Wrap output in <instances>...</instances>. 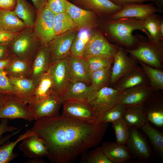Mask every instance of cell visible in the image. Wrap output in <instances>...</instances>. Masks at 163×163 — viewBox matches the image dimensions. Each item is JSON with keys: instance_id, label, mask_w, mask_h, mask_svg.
I'll return each instance as SVG.
<instances>
[{"instance_id": "cell-51", "label": "cell", "mask_w": 163, "mask_h": 163, "mask_svg": "<svg viewBox=\"0 0 163 163\" xmlns=\"http://www.w3.org/2000/svg\"><path fill=\"white\" fill-rule=\"evenodd\" d=\"M37 11L46 5V0H31Z\"/></svg>"}, {"instance_id": "cell-27", "label": "cell", "mask_w": 163, "mask_h": 163, "mask_svg": "<svg viewBox=\"0 0 163 163\" xmlns=\"http://www.w3.org/2000/svg\"><path fill=\"white\" fill-rule=\"evenodd\" d=\"M27 27L13 11L0 10V30L20 33Z\"/></svg>"}, {"instance_id": "cell-53", "label": "cell", "mask_w": 163, "mask_h": 163, "mask_svg": "<svg viewBox=\"0 0 163 163\" xmlns=\"http://www.w3.org/2000/svg\"><path fill=\"white\" fill-rule=\"evenodd\" d=\"M156 7L158 10V13H161L163 12V0H156L155 2Z\"/></svg>"}, {"instance_id": "cell-23", "label": "cell", "mask_w": 163, "mask_h": 163, "mask_svg": "<svg viewBox=\"0 0 163 163\" xmlns=\"http://www.w3.org/2000/svg\"><path fill=\"white\" fill-rule=\"evenodd\" d=\"M150 85L149 80L141 66L118 80L112 86L120 92L138 86Z\"/></svg>"}, {"instance_id": "cell-24", "label": "cell", "mask_w": 163, "mask_h": 163, "mask_svg": "<svg viewBox=\"0 0 163 163\" xmlns=\"http://www.w3.org/2000/svg\"><path fill=\"white\" fill-rule=\"evenodd\" d=\"M50 56L47 45H41L32 63L31 72L29 78L37 82L49 69Z\"/></svg>"}, {"instance_id": "cell-1", "label": "cell", "mask_w": 163, "mask_h": 163, "mask_svg": "<svg viewBox=\"0 0 163 163\" xmlns=\"http://www.w3.org/2000/svg\"><path fill=\"white\" fill-rule=\"evenodd\" d=\"M30 130L46 147V157L53 163H69L90 149L97 147L106 133L108 123L90 122L62 115L35 120Z\"/></svg>"}, {"instance_id": "cell-33", "label": "cell", "mask_w": 163, "mask_h": 163, "mask_svg": "<svg viewBox=\"0 0 163 163\" xmlns=\"http://www.w3.org/2000/svg\"><path fill=\"white\" fill-rule=\"evenodd\" d=\"M35 133L29 129L18 136L14 142H8L0 146V163H8L15 158L18 154L14 152L13 150L17 144L23 139Z\"/></svg>"}, {"instance_id": "cell-32", "label": "cell", "mask_w": 163, "mask_h": 163, "mask_svg": "<svg viewBox=\"0 0 163 163\" xmlns=\"http://www.w3.org/2000/svg\"><path fill=\"white\" fill-rule=\"evenodd\" d=\"M148 137L156 153L163 157V134L162 131L155 128L149 123L140 129Z\"/></svg>"}, {"instance_id": "cell-44", "label": "cell", "mask_w": 163, "mask_h": 163, "mask_svg": "<svg viewBox=\"0 0 163 163\" xmlns=\"http://www.w3.org/2000/svg\"><path fill=\"white\" fill-rule=\"evenodd\" d=\"M46 5L55 14L66 11L65 0H46Z\"/></svg>"}, {"instance_id": "cell-56", "label": "cell", "mask_w": 163, "mask_h": 163, "mask_svg": "<svg viewBox=\"0 0 163 163\" xmlns=\"http://www.w3.org/2000/svg\"><path fill=\"white\" fill-rule=\"evenodd\" d=\"M68 0L69 1V0Z\"/></svg>"}, {"instance_id": "cell-46", "label": "cell", "mask_w": 163, "mask_h": 163, "mask_svg": "<svg viewBox=\"0 0 163 163\" xmlns=\"http://www.w3.org/2000/svg\"><path fill=\"white\" fill-rule=\"evenodd\" d=\"M19 33L0 30V43H9Z\"/></svg>"}, {"instance_id": "cell-20", "label": "cell", "mask_w": 163, "mask_h": 163, "mask_svg": "<svg viewBox=\"0 0 163 163\" xmlns=\"http://www.w3.org/2000/svg\"><path fill=\"white\" fill-rule=\"evenodd\" d=\"M157 12L158 10L153 3L128 4L123 6L121 10L110 18L113 19L133 18L144 20L151 14Z\"/></svg>"}, {"instance_id": "cell-4", "label": "cell", "mask_w": 163, "mask_h": 163, "mask_svg": "<svg viewBox=\"0 0 163 163\" xmlns=\"http://www.w3.org/2000/svg\"><path fill=\"white\" fill-rule=\"evenodd\" d=\"M41 45L32 28L27 27L9 43V56L32 63Z\"/></svg>"}, {"instance_id": "cell-37", "label": "cell", "mask_w": 163, "mask_h": 163, "mask_svg": "<svg viewBox=\"0 0 163 163\" xmlns=\"http://www.w3.org/2000/svg\"><path fill=\"white\" fill-rule=\"evenodd\" d=\"M112 65L92 72L91 85L94 89L98 90L110 84Z\"/></svg>"}, {"instance_id": "cell-50", "label": "cell", "mask_w": 163, "mask_h": 163, "mask_svg": "<svg viewBox=\"0 0 163 163\" xmlns=\"http://www.w3.org/2000/svg\"><path fill=\"white\" fill-rule=\"evenodd\" d=\"M22 129H20L12 133H11L8 134L0 139V146L5 143L6 141H8L13 136L18 133Z\"/></svg>"}, {"instance_id": "cell-10", "label": "cell", "mask_w": 163, "mask_h": 163, "mask_svg": "<svg viewBox=\"0 0 163 163\" xmlns=\"http://www.w3.org/2000/svg\"><path fill=\"white\" fill-rule=\"evenodd\" d=\"M128 54L126 49L120 46L114 56L110 82L111 87L120 78L139 66V61Z\"/></svg>"}, {"instance_id": "cell-35", "label": "cell", "mask_w": 163, "mask_h": 163, "mask_svg": "<svg viewBox=\"0 0 163 163\" xmlns=\"http://www.w3.org/2000/svg\"><path fill=\"white\" fill-rule=\"evenodd\" d=\"M163 20L162 17L153 13L144 20V27L149 33L151 40L153 41L158 42L163 40L160 31V24Z\"/></svg>"}, {"instance_id": "cell-7", "label": "cell", "mask_w": 163, "mask_h": 163, "mask_svg": "<svg viewBox=\"0 0 163 163\" xmlns=\"http://www.w3.org/2000/svg\"><path fill=\"white\" fill-rule=\"evenodd\" d=\"M37 13L32 30L41 45H47L56 36L54 28L55 14L46 5L37 11Z\"/></svg>"}, {"instance_id": "cell-42", "label": "cell", "mask_w": 163, "mask_h": 163, "mask_svg": "<svg viewBox=\"0 0 163 163\" xmlns=\"http://www.w3.org/2000/svg\"><path fill=\"white\" fill-rule=\"evenodd\" d=\"M126 107L121 104H117L107 111L98 121L104 123H112L122 117Z\"/></svg>"}, {"instance_id": "cell-12", "label": "cell", "mask_w": 163, "mask_h": 163, "mask_svg": "<svg viewBox=\"0 0 163 163\" xmlns=\"http://www.w3.org/2000/svg\"><path fill=\"white\" fill-rule=\"evenodd\" d=\"M66 12L76 25L78 30H90L97 27L99 17L94 12L80 8L68 0H65Z\"/></svg>"}, {"instance_id": "cell-31", "label": "cell", "mask_w": 163, "mask_h": 163, "mask_svg": "<svg viewBox=\"0 0 163 163\" xmlns=\"http://www.w3.org/2000/svg\"><path fill=\"white\" fill-rule=\"evenodd\" d=\"M122 117L129 127L140 129L149 123L143 112L142 107H126Z\"/></svg>"}, {"instance_id": "cell-16", "label": "cell", "mask_w": 163, "mask_h": 163, "mask_svg": "<svg viewBox=\"0 0 163 163\" xmlns=\"http://www.w3.org/2000/svg\"><path fill=\"white\" fill-rule=\"evenodd\" d=\"M76 5L95 12L100 18H109L123 8L110 0H70Z\"/></svg>"}, {"instance_id": "cell-13", "label": "cell", "mask_w": 163, "mask_h": 163, "mask_svg": "<svg viewBox=\"0 0 163 163\" xmlns=\"http://www.w3.org/2000/svg\"><path fill=\"white\" fill-rule=\"evenodd\" d=\"M60 96L53 91L46 98L34 104H28L35 120L44 117H53L59 115L62 104Z\"/></svg>"}, {"instance_id": "cell-48", "label": "cell", "mask_w": 163, "mask_h": 163, "mask_svg": "<svg viewBox=\"0 0 163 163\" xmlns=\"http://www.w3.org/2000/svg\"><path fill=\"white\" fill-rule=\"evenodd\" d=\"M115 4L123 6L125 5L143 3L145 2H155L156 0H110Z\"/></svg>"}, {"instance_id": "cell-54", "label": "cell", "mask_w": 163, "mask_h": 163, "mask_svg": "<svg viewBox=\"0 0 163 163\" xmlns=\"http://www.w3.org/2000/svg\"><path fill=\"white\" fill-rule=\"evenodd\" d=\"M28 160L27 163H44L45 161L40 158H33Z\"/></svg>"}, {"instance_id": "cell-19", "label": "cell", "mask_w": 163, "mask_h": 163, "mask_svg": "<svg viewBox=\"0 0 163 163\" xmlns=\"http://www.w3.org/2000/svg\"><path fill=\"white\" fill-rule=\"evenodd\" d=\"M66 57L51 65L49 69L53 80V90L60 97L66 91L70 82Z\"/></svg>"}, {"instance_id": "cell-55", "label": "cell", "mask_w": 163, "mask_h": 163, "mask_svg": "<svg viewBox=\"0 0 163 163\" xmlns=\"http://www.w3.org/2000/svg\"><path fill=\"white\" fill-rule=\"evenodd\" d=\"M7 95L5 94L0 93V109L4 104Z\"/></svg>"}, {"instance_id": "cell-17", "label": "cell", "mask_w": 163, "mask_h": 163, "mask_svg": "<svg viewBox=\"0 0 163 163\" xmlns=\"http://www.w3.org/2000/svg\"><path fill=\"white\" fill-rule=\"evenodd\" d=\"M66 60L70 81L82 82L91 85V72L85 59L70 54L66 57Z\"/></svg>"}, {"instance_id": "cell-36", "label": "cell", "mask_w": 163, "mask_h": 163, "mask_svg": "<svg viewBox=\"0 0 163 163\" xmlns=\"http://www.w3.org/2000/svg\"><path fill=\"white\" fill-rule=\"evenodd\" d=\"M91 30L87 28L79 30L71 46L70 50L71 54L82 57Z\"/></svg>"}, {"instance_id": "cell-41", "label": "cell", "mask_w": 163, "mask_h": 163, "mask_svg": "<svg viewBox=\"0 0 163 163\" xmlns=\"http://www.w3.org/2000/svg\"><path fill=\"white\" fill-rule=\"evenodd\" d=\"M83 58L88 64L91 73L111 65L113 61V57L103 56H91Z\"/></svg>"}, {"instance_id": "cell-21", "label": "cell", "mask_w": 163, "mask_h": 163, "mask_svg": "<svg viewBox=\"0 0 163 163\" xmlns=\"http://www.w3.org/2000/svg\"><path fill=\"white\" fill-rule=\"evenodd\" d=\"M62 104L63 116L90 122L97 121L94 110L87 103L66 102Z\"/></svg>"}, {"instance_id": "cell-26", "label": "cell", "mask_w": 163, "mask_h": 163, "mask_svg": "<svg viewBox=\"0 0 163 163\" xmlns=\"http://www.w3.org/2000/svg\"><path fill=\"white\" fill-rule=\"evenodd\" d=\"M101 146L105 154L112 163H123L133 158L125 145L105 141L102 143Z\"/></svg>"}, {"instance_id": "cell-38", "label": "cell", "mask_w": 163, "mask_h": 163, "mask_svg": "<svg viewBox=\"0 0 163 163\" xmlns=\"http://www.w3.org/2000/svg\"><path fill=\"white\" fill-rule=\"evenodd\" d=\"M148 77L150 85L157 90H163V70L139 62Z\"/></svg>"}, {"instance_id": "cell-22", "label": "cell", "mask_w": 163, "mask_h": 163, "mask_svg": "<svg viewBox=\"0 0 163 163\" xmlns=\"http://www.w3.org/2000/svg\"><path fill=\"white\" fill-rule=\"evenodd\" d=\"M19 146L24 157L41 158L47 156V151L43 140L34 134L23 139Z\"/></svg>"}, {"instance_id": "cell-25", "label": "cell", "mask_w": 163, "mask_h": 163, "mask_svg": "<svg viewBox=\"0 0 163 163\" xmlns=\"http://www.w3.org/2000/svg\"><path fill=\"white\" fill-rule=\"evenodd\" d=\"M8 78L16 91L14 97L28 104L37 82L29 78Z\"/></svg>"}, {"instance_id": "cell-5", "label": "cell", "mask_w": 163, "mask_h": 163, "mask_svg": "<svg viewBox=\"0 0 163 163\" xmlns=\"http://www.w3.org/2000/svg\"><path fill=\"white\" fill-rule=\"evenodd\" d=\"M120 92L109 86L96 90L87 101L95 113L97 121L117 103Z\"/></svg>"}, {"instance_id": "cell-29", "label": "cell", "mask_w": 163, "mask_h": 163, "mask_svg": "<svg viewBox=\"0 0 163 163\" xmlns=\"http://www.w3.org/2000/svg\"><path fill=\"white\" fill-rule=\"evenodd\" d=\"M14 13L29 27H32L37 17V10L26 0H16Z\"/></svg>"}, {"instance_id": "cell-52", "label": "cell", "mask_w": 163, "mask_h": 163, "mask_svg": "<svg viewBox=\"0 0 163 163\" xmlns=\"http://www.w3.org/2000/svg\"><path fill=\"white\" fill-rule=\"evenodd\" d=\"M12 59V58L9 56L5 59L0 60V71L4 70L9 64Z\"/></svg>"}, {"instance_id": "cell-15", "label": "cell", "mask_w": 163, "mask_h": 163, "mask_svg": "<svg viewBox=\"0 0 163 163\" xmlns=\"http://www.w3.org/2000/svg\"><path fill=\"white\" fill-rule=\"evenodd\" d=\"M129 135L126 144L130 153L139 161H146L152 155L149 146L138 129L130 127Z\"/></svg>"}, {"instance_id": "cell-14", "label": "cell", "mask_w": 163, "mask_h": 163, "mask_svg": "<svg viewBox=\"0 0 163 163\" xmlns=\"http://www.w3.org/2000/svg\"><path fill=\"white\" fill-rule=\"evenodd\" d=\"M147 120L159 128L163 127V92L158 90L142 107Z\"/></svg>"}, {"instance_id": "cell-43", "label": "cell", "mask_w": 163, "mask_h": 163, "mask_svg": "<svg viewBox=\"0 0 163 163\" xmlns=\"http://www.w3.org/2000/svg\"><path fill=\"white\" fill-rule=\"evenodd\" d=\"M0 93L14 96L16 91L4 70L0 71Z\"/></svg>"}, {"instance_id": "cell-40", "label": "cell", "mask_w": 163, "mask_h": 163, "mask_svg": "<svg viewBox=\"0 0 163 163\" xmlns=\"http://www.w3.org/2000/svg\"><path fill=\"white\" fill-rule=\"evenodd\" d=\"M112 123L116 142L120 145L126 144L129 135V127L126 123L122 117Z\"/></svg>"}, {"instance_id": "cell-34", "label": "cell", "mask_w": 163, "mask_h": 163, "mask_svg": "<svg viewBox=\"0 0 163 163\" xmlns=\"http://www.w3.org/2000/svg\"><path fill=\"white\" fill-rule=\"evenodd\" d=\"M54 28L55 36L71 30L78 29L75 23L66 12L55 14Z\"/></svg>"}, {"instance_id": "cell-11", "label": "cell", "mask_w": 163, "mask_h": 163, "mask_svg": "<svg viewBox=\"0 0 163 163\" xmlns=\"http://www.w3.org/2000/svg\"><path fill=\"white\" fill-rule=\"evenodd\" d=\"M3 118H20L29 122L34 120L32 111L27 104L14 96L8 95L0 109V119Z\"/></svg>"}, {"instance_id": "cell-9", "label": "cell", "mask_w": 163, "mask_h": 163, "mask_svg": "<svg viewBox=\"0 0 163 163\" xmlns=\"http://www.w3.org/2000/svg\"><path fill=\"white\" fill-rule=\"evenodd\" d=\"M157 90L150 85H139L126 89L120 92L117 104L126 107H142Z\"/></svg>"}, {"instance_id": "cell-6", "label": "cell", "mask_w": 163, "mask_h": 163, "mask_svg": "<svg viewBox=\"0 0 163 163\" xmlns=\"http://www.w3.org/2000/svg\"><path fill=\"white\" fill-rule=\"evenodd\" d=\"M120 46L110 42L97 27L92 29L82 57L100 56L113 57Z\"/></svg>"}, {"instance_id": "cell-47", "label": "cell", "mask_w": 163, "mask_h": 163, "mask_svg": "<svg viewBox=\"0 0 163 163\" xmlns=\"http://www.w3.org/2000/svg\"><path fill=\"white\" fill-rule=\"evenodd\" d=\"M16 5V0H0V10L14 11Z\"/></svg>"}, {"instance_id": "cell-8", "label": "cell", "mask_w": 163, "mask_h": 163, "mask_svg": "<svg viewBox=\"0 0 163 163\" xmlns=\"http://www.w3.org/2000/svg\"><path fill=\"white\" fill-rule=\"evenodd\" d=\"M78 30H72L56 35L47 44L50 65L71 54V46Z\"/></svg>"}, {"instance_id": "cell-28", "label": "cell", "mask_w": 163, "mask_h": 163, "mask_svg": "<svg viewBox=\"0 0 163 163\" xmlns=\"http://www.w3.org/2000/svg\"><path fill=\"white\" fill-rule=\"evenodd\" d=\"M53 80L49 70L40 79L28 104L37 103L46 97L53 91Z\"/></svg>"}, {"instance_id": "cell-3", "label": "cell", "mask_w": 163, "mask_h": 163, "mask_svg": "<svg viewBox=\"0 0 163 163\" xmlns=\"http://www.w3.org/2000/svg\"><path fill=\"white\" fill-rule=\"evenodd\" d=\"M134 35L137 45L134 49H126L129 55L139 62L163 69V40L156 42L139 34Z\"/></svg>"}, {"instance_id": "cell-45", "label": "cell", "mask_w": 163, "mask_h": 163, "mask_svg": "<svg viewBox=\"0 0 163 163\" xmlns=\"http://www.w3.org/2000/svg\"><path fill=\"white\" fill-rule=\"evenodd\" d=\"M8 120L6 118L1 119L0 123V139L4 133L7 132L12 133L18 129L17 127L9 125Z\"/></svg>"}, {"instance_id": "cell-18", "label": "cell", "mask_w": 163, "mask_h": 163, "mask_svg": "<svg viewBox=\"0 0 163 163\" xmlns=\"http://www.w3.org/2000/svg\"><path fill=\"white\" fill-rule=\"evenodd\" d=\"M95 91L91 85L82 82L70 81L61 97L62 104L72 102L87 103Z\"/></svg>"}, {"instance_id": "cell-39", "label": "cell", "mask_w": 163, "mask_h": 163, "mask_svg": "<svg viewBox=\"0 0 163 163\" xmlns=\"http://www.w3.org/2000/svg\"><path fill=\"white\" fill-rule=\"evenodd\" d=\"M82 155L81 163H112L105 154L101 146L87 151Z\"/></svg>"}, {"instance_id": "cell-30", "label": "cell", "mask_w": 163, "mask_h": 163, "mask_svg": "<svg viewBox=\"0 0 163 163\" xmlns=\"http://www.w3.org/2000/svg\"><path fill=\"white\" fill-rule=\"evenodd\" d=\"M32 63L13 59L4 71L8 77L28 78L30 75Z\"/></svg>"}, {"instance_id": "cell-49", "label": "cell", "mask_w": 163, "mask_h": 163, "mask_svg": "<svg viewBox=\"0 0 163 163\" xmlns=\"http://www.w3.org/2000/svg\"><path fill=\"white\" fill-rule=\"evenodd\" d=\"M8 43H0V60L5 59L8 57Z\"/></svg>"}, {"instance_id": "cell-2", "label": "cell", "mask_w": 163, "mask_h": 163, "mask_svg": "<svg viewBox=\"0 0 163 163\" xmlns=\"http://www.w3.org/2000/svg\"><path fill=\"white\" fill-rule=\"evenodd\" d=\"M144 20L133 18L113 19L99 18L97 28L109 41L126 49L131 50L137 45L136 38L133 34L136 30L145 33L150 40V35L144 27Z\"/></svg>"}]
</instances>
